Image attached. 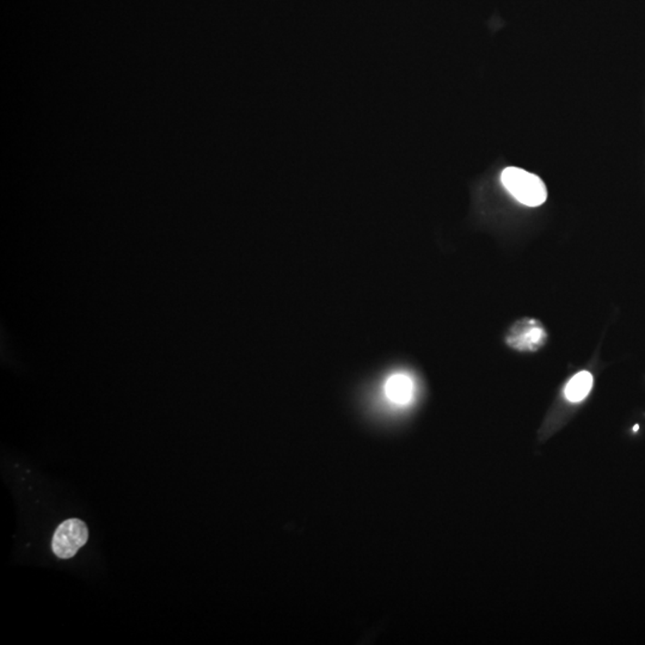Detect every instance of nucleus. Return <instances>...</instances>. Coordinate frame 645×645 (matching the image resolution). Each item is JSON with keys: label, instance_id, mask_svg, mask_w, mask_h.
<instances>
[{"label": "nucleus", "instance_id": "2", "mask_svg": "<svg viewBox=\"0 0 645 645\" xmlns=\"http://www.w3.org/2000/svg\"><path fill=\"white\" fill-rule=\"evenodd\" d=\"M87 539L89 530L85 522L79 519H68L56 528L51 549L59 558H72L87 544Z\"/></svg>", "mask_w": 645, "mask_h": 645}, {"label": "nucleus", "instance_id": "4", "mask_svg": "<svg viewBox=\"0 0 645 645\" xmlns=\"http://www.w3.org/2000/svg\"><path fill=\"white\" fill-rule=\"evenodd\" d=\"M386 401L392 406H406L413 401L416 384L413 375L404 370H396L387 375L382 386Z\"/></svg>", "mask_w": 645, "mask_h": 645}, {"label": "nucleus", "instance_id": "3", "mask_svg": "<svg viewBox=\"0 0 645 645\" xmlns=\"http://www.w3.org/2000/svg\"><path fill=\"white\" fill-rule=\"evenodd\" d=\"M546 331L535 319H522L515 322L509 330L508 346L519 351H535L546 342Z\"/></svg>", "mask_w": 645, "mask_h": 645}, {"label": "nucleus", "instance_id": "1", "mask_svg": "<svg viewBox=\"0 0 645 645\" xmlns=\"http://www.w3.org/2000/svg\"><path fill=\"white\" fill-rule=\"evenodd\" d=\"M501 181L504 188L522 205L538 207L546 201V187L534 173L509 166L503 170Z\"/></svg>", "mask_w": 645, "mask_h": 645}, {"label": "nucleus", "instance_id": "6", "mask_svg": "<svg viewBox=\"0 0 645 645\" xmlns=\"http://www.w3.org/2000/svg\"><path fill=\"white\" fill-rule=\"evenodd\" d=\"M634 432H637V430H638V425H634Z\"/></svg>", "mask_w": 645, "mask_h": 645}, {"label": "nucleus", "instance_id": "5", "mask_svg": "<svg viewBox=\"0 0 645 645\" xmlns=\"http://www.w3.org/2000/svg\"><path fill=\"white\" fill-rule=\"evenodd\" d=\"M593 375L587 370H582L574 375L565 386V397L571 403H580L584 401L593 387Z\"/></svg>", "mask_w": 645, "mask_h": 645}]
</instances>
